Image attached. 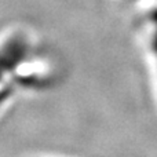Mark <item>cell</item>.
Here are the masks:
<instances>
[{"label": "cell", "mask_w": 157, "mask_h": 157, "mask_svg": "<svg viewBox=\"0 0 157 157\" xmlns=\"http://www.w3.org/2000/svg\"><path fill=\"white\" fill-rule=\"evenodd\" d=\"M152 25H153V33H152V47L153 51L157 55V11L152 14Z\"/></svg>", "instance_id": "obj_1"}]
</instances>
